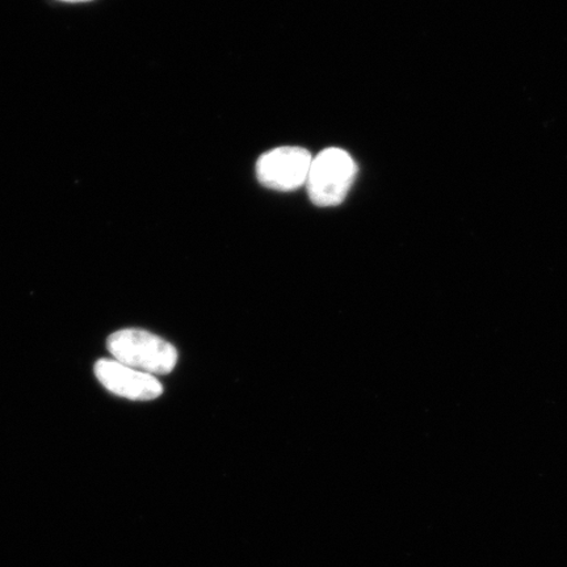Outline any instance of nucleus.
<instances>
[{
    "mask_svg": "<svg viewBox=\"0 0 567 567\" xmlns=\"http://www.w3.org/2000/svg\"><path fill=\"white\" fill-rule=\"evenodd\" d=\"M311 154L307 148L284 146L274 148L257 163L258 181L265 187L275 190H295L307 184L310 172Z\"/></svg>",
    "mask_w": 567,
    "mask_h": 567,
    "instance_id": "obj_3",
    "label": "nucleus"
},
{
    "mask_svg": "<svg viewBox=\"0 0 567 567\" xmlns=\"http://www.w3.org/2000/svg\"><path fill=\"white\" fill-rule=\"evenodd\" d=\"M61 2L82 3V2H90V0H61Z\"/></svg>",
    "mask_w": 567,
    "mask_h": 567,
    "instance_id": "obj_5",
    "label": "nucleus"
},
{
    "mask_svg": "<svg viewBox=\"0 0 567 567\" xmlns=\"http://www.w3.org/2000/svg\"><path fill=\"white\" fill-rule=\"evenodd\" d=\"M95 374L111 393L132 401H152L163 393V386L152 374L133 370L115 359L99 360Z\"/></svg>",
    "mask_w": 567,
    "mask_h": 567,
    "instance_id": "obj_4",
    "label": "nucleus"
},
{
    "mask_svg": "<svg viewBox=\"0 0 567 567\" xmlns=\"http://www.w3.org/2000/svg\"><path fill=\"white\" fill-rule=\"evenodd\" d=\"M357 173V163L342 148L331 147L319 153L311 161L305 184L311 203L321 208L338 207L349 195Z\"/></svg>",
    "mask_w": 567,
    "mask_h": 567,
    "instance_id": "obj_2",
    "label": "nucleus"
},
{
    "mask_svg": "<svg viewBox=\"0 0 567 567\" xmlns=\"http://www.w3.org/2000/svg\"><path fill=\"white\" fill-rule=\"evenodd\" d=\"M106 347L118 363L155 378L173 372L177 363L175 347L145 330H120L106 340Z\"/></svg>",
    "mask_w": 567,
    "mask_h": 567,
    "instance_id": "obj_1",
    "label": "nucleus"
}]
</instances>
